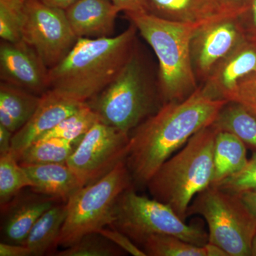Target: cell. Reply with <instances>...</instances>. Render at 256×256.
I'll use <instances>...</instances> for the list:
<instances>
[{
	"instance_id": "8",
	"label": "cell",
	"mask_w": 256,
	"mask_h": 256,
	"mask_svg": "<svg viewBox=\"0 0 256 256\" xmlns=\"http://www.w3.org/2000/svg\"><path fill=\"white\" fill-rule=\"evenodd\" d=\"M110 227L141 246L154 234L174 236L200 246L208 242V234L201 224H186L168 205L140 196L131 188L118 198Z\"/></svg>"
},
{
	"instance_id": "4",
	"label": "cell",
	"mask_w": 256,
	"mask_h": 256,
	"mask_svg": "<svg viewBox=\"0 0 256 256\" xmlns=\"http://www.w3.org/2000/svg\"><path fill=\"white\" fill-rule=\"evenodd\" d=\"M159 60V94L162 104L186 98L198 88L191 43L198 26L175 22L146 12L126 13Z\"/></svg>"
},
{
	"instance_id": "25",
	"label": "cell",
	"mask_w": 256,
	"mask_h": 256,
	"mask_svg": "<svg viewBox=\"0 0 256 256\" xmlns=\"http://www.w3.org/2000/svg\"><path fill=\"white\" fill-rule=\"evenodd\" d=\"M33 183L12 152L0 156V204L5 206L23 188H32Z\"/></svg>"
},
{
	"instance_id": "9",
	"label": "cell",
	"mask_w": 256,
	"mask_h": 256,
	"mask_svg": "<svg viewBox=\"0 0 256 256\" xmlns=\"http://www.w3.org/2000/svg\"><path fill=\"white\" fill-rule=\"evenodd\" d=\"M130 134L99 122L82 138L66 164L82 186L110 173L127 158Z\"/></svg>"
},
{
	"instance_id": "10",
	"label": "cell",
	"mask_w": 256,
	"mask_h": 256,
	"mask_svg": "<svg viewBox=\"0 0 256 256\" xmlns=\"http://www.w3.org/2000/svg\"><path fill=\"white\" fill-rule=\"evenodd\" d=\"M23 40L40 56L48 68L63 60L78 40L65 10L41 0H26Z\"/></svg>"
},
{
	"instance_id": "22",
	"label": "cell",
	"mask_w": 256,
	"mask_h": 256,
	"mask_svg": "<svg viewBox=\"0 0 256 256\" xmlns=\"http://www.w3.org/2000/svg\"><path fill=\"white\" fill-rule=\"evenodd\" d=\"M78 144L63 138H44L14 154L20 164H66Z\"/></svg>"
},
{
	"instance_id": "33",
	"label": "cell",
	"mask_w": 256,
	"mask_h": 256,
	"mask_svg": "<svg viewBox=\"0 0 256 256\" xmlns=\"http://www.w3.org/2000/svg\"><path fill=\"white\" fill-rule=\"evenodd\" d=\"M0 256H30L32 255L31 250L25 245L2 242L0 244Z\"/></svg>"
},
{
	"instance_id": "6",
	"label": "cell",
	"mask_w": 256,
	"mask_h": 256,
	"mask_svg": "<svg viewBox=\"0 0 256 256\" xmlns=\"http://www.w3.org/2000/svg\"><path fill=\"white\" fill-rule=\"evenodd\" d=\"M191 215L201 216L206 220L210 244L228 256H252L256 217L240 195L210 186L192 200L188 210V216Z\"/></svg>"
},
{
	"instance_id": "21",
	"label": "cell",
	"mask_w": 256,
	"mask_h": 256,
	"mask_svg": "<svg viewBox=\"0 0 256 256\" xmlns=\"http://www.w3.org/2000/svg\"><path fill=\"white\" fill-rule=\"evenodd\" d=\"M142 247L150 256H228L220 248L210 242L200 246L168 234L150 236Z\"/></svg>"
},
{
	"instance_id": "11",
	"label": "cell",
	"mask_w": 256,
	"mask_h": 256,
	"mask_svg": "<svg viewBox=\"0 0 256 256\" xmlns=\"http://www.w3.org/2000/svg\"><path fill=\"white\" fill-rule=\"evenodd\" d=\"M239 14L226 15L197 28L191 43L197 80L204 82L220 60L248 40Z\"/></svg>"
},
{
	"instance_id": "1",
	"label": "cell",
	"mask_w": 256,
	"mask_h": 256,
	"mask_svg": "<svg viewBox=\"0 0 256 256\" xmlns=\"http://www.w3.org/2000/svg\"><path fill=\"white\" fill-rule=\"evenodd\" d=\"M228 101L208 96L198 86L186 98L162 104L130 133L126 164L132 182H148L197 132L212 126Z\"/></svg>"
},
{
	"instance_id": "15",
	"label": "cell",
	"mask_w": 256,
	"mask_h": 256,
	"mask_svg": "<svg viewBox=\"0 0 256 256\" xmlns=\"http://www.w3.org/2000/svg\"><path fill=\"white\" fill-rule=\"evenodd\" d=\"M60 200L41 194L26 193L16 195L5 206L2 222L4 242L24 245L28 234L38 218Z\"/></svg>"
},
{
	"instance_id": "41",
	"label": "cell",
	"mask_w": 256,
	"mask_h": 256,
	"mask_svg": "<svg viewBox=\"0 0 256 256\" xmlns=\"http://www.w3.org/2000/svg\"><path fill=\"white\" fill-rule=\"evenodd\" d=\"M23 1H26V0H23Z\"/></svg>"
},
{
	"instance_id": "24",
	"label": "cell",
	"mask_w": 256,
	"mask_h": 256,
	"mask_svg": "<svg viewBox=\"0 0 256 256\" xmlns=\"http://www.w3.org/2000/svg\"><path fill=\"white\" fill-rule=\"evenodd\" d=\"M41 97L6 82L0 84V110L13 119L18 130L34 114Z\"/></svg>"
},
{
	"instance_id": "20",
	"label": "cell",
	"mask_w": 256,
	"mask_h": 256,
	"mask_svg": "<svg viewBox=\"0 0 256 256\" xmlns=\"http://www.w3.org/2000/svg\"><path fill=\"white\" fill-rule=\"evenodd\" d=\"M214 160V171L210 186H215L245 168L248 162L246 146L235 134L217 130Z\"/></svg>"
},
{
	"instance_id": "26",
	"label": "cell",
	"mask_w": 256,
	"mask_h": 256,
	"mask_svg": "<svg viewBox=\"0 0 256 256\" xmlns=\"http://www.w3.org/2000/svg\"><path fill=\"white\" fill-rule=\"evenodd\" d=\"M99 122L100 121L98 116L86 104L36 140L44 138H60L79 142L82 138Z\"/></svg>"
},
{
	"instance_id": "23",
	"label": "cell",
	"mask_w": 256,
	"mask_h": 256,
	"mask_svg": "<svg viewBox=\"0 0 256 256\" xmlns=\"http://www.w3.org/2000/svg\"><path fill=\"white\" fill-rule=\"evenodd\" d=\"M216 130L235 134L256 150V118L236 102H227L212 124Z\"/></svg>"
},
{
	"instance_id": "14",
	"label": "cell",
	"mask_w": 256,
	"mask_h": 256,
	"mask_svg": "<svg viewBox=\"0 0 256 256\" xmlns=\"http://www.w3.org/2000/svg\"><path fill=\"white\" fill-rule=\"evenodd\" d=\"M256 70V42L248 38L223 58L201 87L208 96L228 101L240 80Z\"/></svg>"
},
{
	"instance_id": "34",
	"label": "cell",
	"mask_w": 256,
	"mask_h": 256,
	"mask_svg": "<svg viewBox=\"0 0 256 256\" xmlns=\"http://www.w3.org/2000/svg\"><path fill=\"white\" fill-rule=\"evenodd\" d=\"M120 11L126 13L144 12L142 0H111Z\"/></svg>"
},
{
	"instance_id": "31",
	"label": "cell",
	"mask_w": 256,
	"mask_h": 256,
	"mask_svg": "<svg viewBox=\"0 0 256 256\" xmlns=\"http://www.w3.org/2000/svg\"><path fill=\"white\" fill-rule=\"evenodd\" d=\"M98 232L110 239L111 242H114L116 245L120 248L124 252H127L128 254L134 256H146L142 248H140L137 244H134L129 237L117 229L112 228L108 229L106 228L105 227V228L100 229Z\"/></svg>"
},
{
	"instance_id": "36",
	"label": "cell",
	"mask_w": 256,
	"mask_h": 256,
	"mask_svg": "<svg viewBox=\"0 0 256 256\" xmlns=\"http://www.w3.org/2000/svg\"><path fill=\"white\" fill-rule=\"evenodd\" d=\"M238 195L247 208L256 217V192H248Z\"/></svg>"
},
{
	"instance_id": "30",
	"label": "cell",
	"mask_w": 256,
	"mask_h": 256,
	"mask_svg": "<svg viewBox=\"0 0 256 256\" xmlns=\"http://www.w3.org/2000/svg\"><path fill=\"white\" fill-rule=\"evenodd\" d=\"M229 101L242 106L256 118V70L239 82Z\"/></svg>"
},
{
	"instance_id": "35",
	"label": "cell",
	"mask_w": 256,
	"mask_h": 256,
	"mask_svg": "<svg viewBox=\"0 0 256 256\" xmlns=\"http://www.w3.org/2000/svg\"><path fill=\"white\" fill-rule=\"evenodd\" d=\"M14 133L0 124V156H5L12 150V140Z\"/></svg>"
},
{
	"instance_id": "37",
	"label": "cell",
	"mask_w": 256,
	"mask_h": 256,
	"mask_svg": "<svg viewBox=\"0 0 256 256\" xmlns=\"http://www.w3.org/2000/svg\"><path fill=\"white\" fill-rule=\"evenodd\" d=\"M228 9L236 12H242L250 0H222Z\"/></svg>"
},
{
	"instance_id": "3",
	"label": "cell",
	"mask_w": 256,
	"mask_h": 256,
	"mask_svg": "<svg viewBox=\"0 0 256 256\" xmlns=\"http://www.w3.org/2000/svg\"><path fill=\"white\" fill-rule=\"evenodd\" d=\"M216 132L210 126L194 134L146 184L153 198L171 207L184 220L194 198L212 185Z\"/></svg>"
},
{
	"instance_id": "18",
	"label": "cell",
	"mask_w": 256,
	"mask_h": 256,
	"mask_svg": "<svg viewBox=\"0 0 256 256\" xmlns=\"http://www.w3.org/2000/svg\"><path fill=\"white\" fill-rule=\"evenodd\" d=\"M33 183V192L66 203L82 188L78 176L66 164H21Z\"/></svg>"
},
{
	"instance_id": "7",
	"label": "cell",
	"mask_w": 256,
	"mask_h": 256,
	"mask_svg": "<svg viewBox=\"0 0 256 256\" xmlns=\"http://www.w3.org/2000/svg\"><path fill=\"white\" fill-rule=\"evenodd\" d=\"M132 182L126 160L100 180L76 192L66 202V218L58 246H72L86 234L111 226L118 198Z\"/></svg>"
},
{
	"instance_id": "13",
	"label": "cell",
	"mask_w": 256,
	"mask_h": 256,
	"mask_svg": "<svg viewBox=\"0 0 256 256\" xmlns=\"http://www.w3.org/2000/svg\"><path fill=\"white\" fill-rule=\"evenodd\" d=\"M86 104L48 90L42 96L40 104L30 120L14 133L11 152L13 154L20 152Z\"/></svg>"
},
{
	"instance_id": "28",
	"label": "cell",
	"mask_w": 256,
	"mask_h": 256,
	"mask_svg": "<svg viewBox=\"0 0 256 256\" xmlns=\"http://www.w3.org/2000/svg\"><path fill=\"white\" fill-rule=\"evenodd\" d=\"M124 250L100 232L86 234L72 246L56 254L60 256H114Z\"/></svg>"
},
{
	"instance_id": "32",
	"label": "cell",
	"mask_w": 256,
	"mask_h": 256,
	"mask_svg": "<svg viewBox=\"0 0 256 256\" xmlns=\"http://www.w3.org/2000/svg\"><path fill=\"white\" fill-rule=\"evenodd\" d=\"M240 16L248 18H242L239 16L242 23L247 22H248L244 28H245L249 38L256 37V0H250L245 10L240 13Z\"/></svg>"
},
{
	"instance_id": "16",
	"label": "cell",
	"mask_w": 256,
	"mask_h": 256,
	"mask_svg": "<svg viewBox=\"0 0 256 256\" xmlns=\"http://www.w3.org/2000/svg\"><path fill=\"white\" fill-rule=\"evenodd\" d=\"M144 12L158 18L201 26L226 15L240 14L222 0H142Z\"/></svg>"
},
{
	"instance_id": "40",
	"label": "cell",
	"mask_w": 256,
	"mask_h": 256,
	"mask_svg": "<svg viewBox=\"0 0 256 256\" xmlns=\"http://www.w3.org/2000/svg\"><path fill=\"white\" fill-rule=\"evenodd\" d=\"M250 38V40H254V41H255L256 42V37H254V38Z\"/></svg>"
},
{
	"instance_id": "38",
	"label": "cell",
	"mask_w": 256,
	"mask_h": 256,
	"mask_svg": "<svg viewBox=\"0 0 256 256\" xmlns=\"http://www.w3.org/2000/svg\"><path fill=\"white\" fill-rule=\"evenodd\" d=\"M41 1L50 6L66 10L78 0H41Z\"/></svg>"
},
{
	"instance_id": "17",
	"label": "cell",
	"mask_w": 256,
	"mask_h": 256,
	"mask_svg": "<svg viewBox=\"0 0 256 256\" xmlns=\"http://www.w3.org/2000/svg\"><path fill=\"white\" fill-rule=\"evenodd\" d=\"M66 14L77 38L111 36L120 12L111 0H78Z\"/></svg>"
},
{
	"instance_id": "27",
	"label": "cell",
	"mask_w": 256,
	"mask_h": 256,
	"mask_svg": "<svg viewBox=\"0 0 256 256\" xmlns=\"http://www.w3.org/2000/svg\"><path fill=\"white\" fill-rule=\"evenodd\" d=\"M24 3L23 0H0L2 41L16 43L23 40Z\"/></svg>"
},
{
	"instance_id": "2",
	"label": "cell",
	"mask_w": 256,
	"mask_h": 256,
	"mask_svg": "<svg viewBox=\"0 0 256 256\" xmlns=\"http://www.w3.org/2000/svg\"><path fill=\"white\" fill-rule=\"evenodd\" d=\"M134 24L116 36L78 38L60 63L50 69V90L87 102L117 77L136 50Z\"/></svg>"
},
{
	"instance_id": "5",
	"label": "cell",
	"mask_w": 256,
	"mask_h": 256,
	"mask_svg": "<svg viewBox=\"0 0 256 256\" xmlns=\"http://www.w3.org/2000/svg\"><path fill=\"white\" fill-rule=\"evenodd\" d=\"M146 66L134 50L118 75L100 94L88 101L102 124L130 133L162 106Z\"/></svg>"
},
{
	"instance_id": "19",
	"label": "cell",
	"mask_w": 256,
	"mask_h": 256,
	"mask_svg": "<svg viewBox=\"0 0 256 256\" xmlns=\"http://www.w3.org/2000/svg\"><path fill=\"white\" fill-rule=\"evenodd\" d=\"M66 214V203L56 204L38 218L24 244L31 250L32 256L45 255L58 246Z\"/></svg>"
},
{
	"instance_id": "39",
	"label": "cell",
	"mask_w": 256,
	"mask_h": 256,
	"mask_svg": "<svg viewBox=\"0 0 256 256\" xmlns=\"http://www.w3.org/2000/svg\"><path fill=\"white\" fill-rule=\"evenodd\" d=\"M252 256H256V233L252 242Z\"/></svg>"
},
{
	"instance_id": "12",
	"label": "cell",
	"mask_w": 256,
	"mask_h": 256,
	"mask_svg": "<svg viewBox=\"0 0 256 256\" xmlns=\"http://www.w3.org/2000/svg\"><path fill=\"white\" fill-rule=\"evenodd\" d=\"M1 82L42 96L50 90V68L24 40L0 44Z\"/></svg>"
},
{
	"instance_id": "29",
	"label": "cell",
	"mask_w": 256,
	"mask_h": 256,
	"mask_svg": "<svg viewBox=\"0 0 256 256\" xmlns=\"http://www.w3.org/2000/svg\"><path fill=\"white\" fill-rule=\"evenodd\" d=\"M214 186L235 194L256 192V152L252 153L245 168Z\"/></svg>"
}]
</instances>
